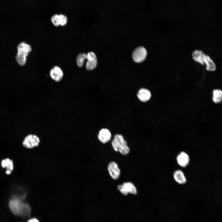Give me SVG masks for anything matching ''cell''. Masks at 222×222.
Wrapping results in <instances>:
<instances>
[{"label": "cell", "instance_id": "obj_15", "mask_svg": "<svg viewBox=\"0 0 222 222\" xmlns=\"http://www.w3.org/2000/svg\"><path fill=\"white\" fill-rule=\"evenodd\" d=\"M174 177L175 180L179 184H184L186 182L185 175L180 170H177L174 172Z\"/></svg>", "mask_w": 222, "mask_h": 222}, {"label": "cell", "instance_id": "obj_14", "mask_svg": "<svg viewBox=\"0 0 222 222\" xmlns=\"http://www.w3.org/2000/svg\"><path fill=\"white\" fill-rule=\"evenodd\" d=\"M204 64H206V69L207 70L211 72L216 70V65L208 55H206Z\"/></svg>", "mask_w": 222, "mask_h": 222}, {"label": "cell", "instance_id": "obj_16", "mask_svg": "<svg viewBox=\"0 0 222 222\" xmlns=\"http://www.w3.org/2000/svg\"><path fill=\"white\" fill-rule=\"evenodd\" d=\"M1 165L3 168H6L7 170L11 171L14 168L13 161L9 158L3 160L1 162Z\"/></svg>", "mask_w": 222, "mask_h": 222}, {"label": "cell", "instance_id": "obj_12", "mask_svg": "<svg viewBox=\"0 0 222 222\" xmlns=\"http://www.w3.org/2000/svg\"><path fill=\"white\" fill-rule=\"evenodd\" d=\"M177 159L178 164L183 167L187 166L190 161L188 155L184 152H182L178 154Z\"/></svg>", "mask_w": 222, "mask_h": 222}, {"label": "cell", "instance_id": "obj_18", "mask_svg": "<svg viewBox=\"0 0 222 222\" xmlns=\"http://www.w3.org/2000/svg\"><path fill=\"white\" fill-rule=\"evenodd\" d=\"M87 54L83 53L79 54L76 58V61L77 66L82 67L85 59H86Z\"/></svg>", "mask_w": 222, "mask_h": 222}, {"label": "cell", "instance_id": "obj_2", "mask_svg": "<svg viewBox=\"0 0 222 222\" xmlns=\"http://www.w3.org/2000/svg\"><path fill=\"white\" fill-rule=\"evenodd\" d=\"M111 144L115 151L119 152L122 155H127L130 152V149L127 142L121 134H116L112 141Z\"/></svg>", "mask_w": 222, "mask_h": 222}, {"label": "cell", "instance_id": "obj_8", "mask_svg": "<svg viewBox=\"0 0 222 222\" xmlns=\"http://www.w3.org/2000/svg\"><path fill=\"white\" fill-rule=\"evenodd\" d=\"M107 169L110 176L113 179L117 180L119 178L121 171L115 162H110L108 165Z\"/></svg>", "mask_w": 222, "mask_h": 222}, {"label": "cell", "instance_id": "obj_19", "mask_svg": "<svg viewBox=\"0 0 222 222\" xmlns=\"http://www.w3.org/2000/svg\"><path fill=\"white\" fill-rule=\"evenodd\" d=\"M59 20L60 25L64 26L67 23L68 19L65 15L60 14L59 15Z\"/></svg>", "mask_w": 222, "mask_h": 222}, {"label": "cell", "instance_id": "obj_4", "mask_svg": "<svg viewBox=\"0 0 222 222\" xmlns=\"http://www.w3.org/2000/svg\"><path fill=\"white\" fill-rule=\"evenodd\" d=\"M117 188L122 194L125 195L129 193L136 195L137 193L136 188L131 182L124 183L122 184L118 185Z\"/></svg>", "mask_w": 222, "mask_h": 222}, {"label": "cell", "instance_id": "obj_11", "mask_svg": "<svg viewBox=\"0 0 222 222\" xmlns=\"http://www.w3.org/2000/svg\"><path fill=\"white\" fill-rule=\"evenodd\" d=\"M137 96L141 101L146 102L150 99L151 95L150 92L148 89L142 88L138 90Z\"/></svg>", "mask_w": 222, "mask_h": 222}, {"label": "cell", "instance_id": "obj_17", "mask_svg": "<svg viewBox=\"0 0 222 222\" xmlns=\"http://www.w3.org/2000/svg\"><path fill=\"white\" fill-rule=\"evenodd\" d=\"M222 99V92L220 89H215L213 92V100L216 103L220 102Z\"/></svg>", "mask_w": 222, "mask_h": 222}, {"label": "cell", "instance_id": "obj_21", "mask_svg": "<svg viewBox=\"0 0 222 222\" xmlns=\"http://www.w3.org/2000/svg\"><path fill=\"white\" fill-rule=\"evenodd\" d=\"M27 222H39V221L37 219L33 218L29 219Z\"/></svg>", "mask_w": 222, "mask_h": 222}, {"label": "cell", "instance_id": "obj_6", "mask_svg": "<svg viewBox=\"0 0 222 222\" xmlns=\"http://www.w3.org/2000/svg\"><path fill=\"white\" fill-rule=\"evenodd\" d=\"M147 55L146 49L142 47H137L133 51V58L134 61L137 63L143 62L146 59Z\"/></svg>", "mask_w": 222, "mask_h": 222}, {"label": "cell", "instance_id": "obj_10", "mask_svg": "<svg viewBox=\"0 0 222 222\" xmlns=\"http://www.w3.org/2000/svg\"><path fill=\"white\" fill-rule=\"evenodd\" d=\"M111 133L110 130L107 128H102L99 131L98 138L100 142L102 143H106L109 141L111 138Z\"/></svg>", "mask_w": 222, "mask_h": 222}, {"label": "cell", "instance_id": "obj_7", "mask_svg": "<svg viewBox=\"0 0 222 222\" xmlns=\"http://www.w3.org/2000/svg\"><path fill=\"white\" fill-rule=\"evenodd\" d=\"M87 61L86 64V69L91 70L94 69L97 64V60L96 54L92 51L88 52L87 54Z\"/></svg>", "mask_w": 222, "mask_h": 222}, {"label": "cell", "instance_id": "obj_9", "mask_svg": "<svg viewBox=\"0 0 222 222\" xmlns=\"http://www.w3.org/2000/svg\"><path fill=\"white\" fill-rule=\"evenodd\" d=\"M50 75L53 80L56 82H59L63 78L64 73L60 67L55 66L51 69Z\"/></svg>", "mask_w": 222, "mask_h": 222}, {"label": "cell", "instance_id": "obj_5", "mask_svg": "<svg viewBox=\"0 0 222 222\" xmlns=\"http://www.w3.org/2000/svg\"><path fill=\"white\" fill-rule=\"evenodd\" d=\"M39 138L36 135L29 134L24 140L23 144L25 147L31 148L38 146L40 143Z\"/></svg>", "mask_w": 222, "mask_h": 222}, {"label": "cell", "instance_id": "obj_13", "mask_svg": "<svg viewBox=\"0 0 222 222\" xmlns=\"http://www.w3.org/2000/svg\"><path fill=\"white\" fill-rule=\"evenodd\" d=\"M206 55L202 51L198 50H194L192 53V58L195 61L202 65H204V60Z\"/></svg>", "mask_w": 222, "mask_h": 222}, {"label": "cell", "instance_id": "obj_1", "mask_svg": "<svg viewBox=\"0 0 222 222\" xmlns=\"http://www.w3.org/2000/svg\"><path fill=\"white\" fill-rule=\"evenodd\" d=\"M23 200L13 197L9 201V207L10 210L14 215L22 217H28L30 215L31 208L29 205Z\"/></svg>", "mask_w": 222, "mask_h": 222}, {"label": "cell", "instance_id": "obj_3", "mask_svg": "<svg viewBox=\"0 0 222 222\" xmlns=\"http://www.w3.org/2000/svg\"><path fill=\"white\" fill-rule=\"evenodd\" d=\"M17 49L16 59L19 64L23 66L26 63L27 56L31 51V47L25 42H22L18 44Z\"/></svg>", "mask_w": 222, "mask_h": 222}, {"label": "cell", "instance_id": "obj_20", "mask_svg": "<svg viewBox=\"0 0 222 222\" xmlns=\"http://www.w3.org/2000/svg\"><path fill=\"white\" fill-rule=\"evenodd\" d=\"M51 20L53 24L55 27L59 26V15L55 14L51 18Z\"/></svg>", "mask_w": 222, "mask_h": 222}]
</instances>
